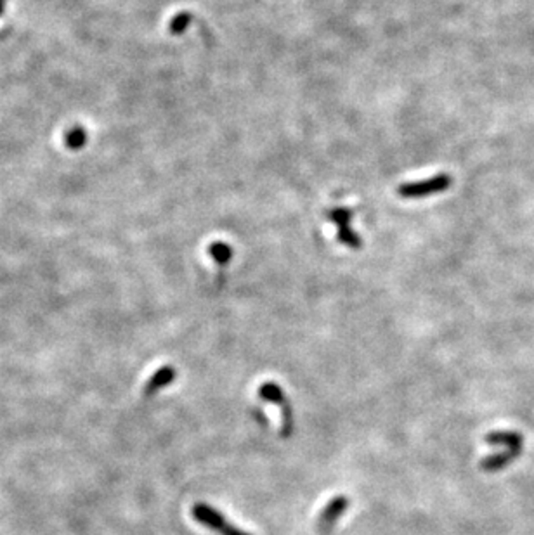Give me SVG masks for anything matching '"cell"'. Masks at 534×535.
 Listing matches in <instances>:
<instances>
[{"label":"cell","instance_id":"obj_2","mask_svg":"<svg viewBox=\"0 0 534 535\" xmlns=\"http://www.w3.org/2000/svg\"><path fill=\"white\" fill-rule=\"evenodd\" d=\"M259 397L266 402L274 404L281 412V435L290 437L294 432L295 418H294V409L290 406V400L284 395L283 388H281L277 383L266 381L259 386Z\"/></svg>","mask_w":534,"mask_h":535},{"label":"cell","instance_id":"obj_11","mask_svg":"<svg viewBox=\"0 0 534 535\" xmlns=\"http://www.w3.org/2000/svg\"><path fill=\"white\" fill-rule=\"evenodd\" d=\"M3 3H6V0H0V10H2V7H3Z\"/></svg>","mask_w":534,"mask_h":535},{"label":"cell","instance_id":"obj_10","mask_svg":"<svg viewBox=\"0 0 534 535\" xmlns=\"http://www.w3.org/2000/svg\"><path fill=\"white\" fill-rule=\"evenodd\" d=\"M85 140H87V135H85V132L82 129L71 130L66 135V144L70 147H73V149H78V147L84 146Z\"/></svg>","mask_w":534,"mask_h":535},{"label":"cell","instance_id":"obj_3","mask_svg":"<svg viewBox=\"0 0 534 535\" xmlns=\"http://www.w3.org/2000/svg\"><path fill=\"white\" fill-rule=\"evenodd\" d=\"M451 184H453L451 175L441 173V175L431 177V179L421 180V182L403 184V186H399L398 194L400 198H406V200H417V198H427L432 196V194L442 193Z\"/></svg>","mask_w":534,"mask_h":535},{"label":"cell","instance_id":"obj_1","mask_svg":"<svg viewBox=\"0 0 534 535\" xmlns=\"http://www.w3.org/2000/svg\"><path fill=\"white\" fill-rule=\"evenodd\" d=\"M191 516H193L198 523H201V525L207 527L208 530H212V532L219 535H252L245 532V530L238 529V527H234L219 509L212 508L210 504H205V502H196V504L191 508Z\"/></svg>","mask_w":534,"mask_h":535},{"label":"cell","instance_id":"obj_7","mask_svg":"<svg viewBox=\"0 0 534 535\" xmlns=\"http://www.w3.org/2000/svg\"><path fill=\"white\" fill-rule=\"evenodd\" d=\"M486 442L491 444V446H500L503 449L515 450L519 454L522 453V447H524V439L517 432H491L489 435H486Z\"/></svg>","mask_w":534,"mask_h":535},{"label":"cell","instance_id":"obj_5","mask_svg":"<svg viewBox=\"0 0 534 535\" xmlns=\"http://www.w3.org/2000/svg\"><path fill=\"white\" fill-rule=\"evenodd\" d=\"M351 506L347 495H335L323 509H321L319 516H317V530L319 532H330L335 527V523L344 516L347 508Z\"/></svg>","mask_w":534,"mask_h":535},{"label":"cell","instance_id":"obj_4","mask_svg":"<svg viewBox=\"0 0 534 535\" xmlns=\"http://www.w3.org/2000/svg\"><path fill=\"white\" fill-rule=\"evenodd\" d=\"M328 220L333 223L335 227H338L337 237L342 244L345 247L352 248V249H359L363 247V241L361 237L354 233V229L351 227L352 222V212L347 208H335L331 212H328Z\"/></svg>","mask_w":534,"mask_h":535},{"label":"cell","instance_id":"obj_6","mask_svg":"<svg viewBox=\"0 0 534 535\" xmlns=\"http://www.w3.org/2000/svg\"><path fill=\"white\" fill-rule=\"evenodd\" d=\"M175 378H178V371H175L174 366H161L160 369L154 371L153 374H151V378L147 379L146 385H144L143 393L146 397L154 395V393H158L160 390H164L165 386L174 383Z\"/></svg>","mask_w":534,"mask_h":535},{"label":"cell","instance_id":"obj_8","mask_svg":"<svg viewBox=\"0 0 534 535\" xmlns=\"http://www.w3.org/2000/svg\"><path fill=\"white\" fill-rule=\"evenodd\" d=\"M208 255H210L219 265H227V263L231 262V258H233V248L227 243H224V241H215V243H212L210 247H208Z\"/></svg>","mask_w":534,"mask_h":535},{"label":"cell","instance_id":"obj_9","mask_svg":"<svg viewBox=\"0 0 534 535\" xmlns=\"http://www.w3.org/2000/svg\"><path fill=\"white\" fill-rule=\"evenodd\" d=\"M191 21H193V16L189 13H179L172 17L171 24H168V31L172 35H182L184 31L189 28Z\"/></svg>","mask_w":534,"mask_h":535}]
</instances>
